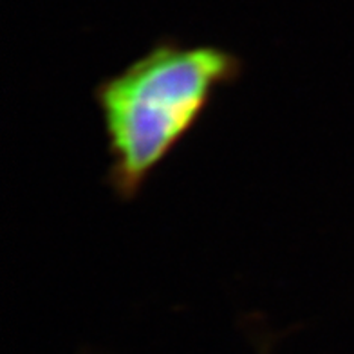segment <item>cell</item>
Here are the masks:
<instances>
[{
	"label": "cell",
	"instance_id": "1",
	"mask_svg": "<svg viewBox=\"0 0 354 354\" xmlns=\"http://www.w3.org/2000/svg\"><path fill=\"white\" fill-rule=\"evenodd\" d=\"M243 56L215 44L158 38L122 71L93 88L109 165L103 185L120 203L140 197L147 183L179 149L223 88L244 76Z\"/></svg>",
	"mask_w": 354,
	"mask_h": 354
}]
</instances>
